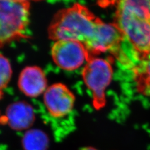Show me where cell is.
<instances>
[{
  "mask_svg": "<svg viewBox=\"0 0 150 150\" xmlns=\"http://www.w3.org/2000/svg\"><path fill=\"white\" fill-rule=\"evenodd\" d=\"M100 20L86 6L74 4L56 13L48 28V36L56 41L73 40L85 45Z\"/></svg>",
  "mask_w": 150,
  "mask_h": 150,
  "instance_id": "6da1fadb",
  "label": "cell"
},
{
  "mask_svg": "<svg viewBox=\"0 0 150 150\" xmlns=\"http://www.w3.org/2000/svg\"><path fill=\"white\" fill-rule=\"evenodd\" d=\"M30 7V1L25 0H0V48L25 37Z\"/></svg>",
  "mask_w": 150,
  "mask_h": 150,
  "instance_id": "7a4b0ae2",
  "label": "cell"
},
{
  "mask_svg": "<svg viewBox=\"0 0 150 150\" xmlns=\"http://www.w3.org/2000/svg\"><path fill=\"white\" fill-rule=\"evenodd\" d=\"M116 23L140 58L150 53V20L116 5Z\"/></svg>",
  "mask_w": 150,
  "mask_h": 150,
  "instance_id": "3957f363",
  "label": "cell"
},
{
  "mask_svg": "<svg viewBox=\"0 0 150 150\" xmlns=\"http://www.w3.org/2000/svg\"><path fill=\"white\" fill-rule=\"evenodd\" d=\"M82 76L86 85L92 92L93 106L100 110L106 104L105 90L112 77V68L107 59L91 57L84 67Z\"/></svg>",
  "mask_w": 150,
  "mask_h": 150,
  "instance_id": "277c9868",
  "label": "cell"
},
{
  "mask_svg": "<svg viewBox=\"0 0 150 150\" xmlns=\"http://www.w3.org/2000/svg\"><path fill=\"white\" fill-rule=\"evenodd\" d=\"M125 39V36L116 23H105L100 20L93 36L84 46L90 53V58L108 51L126 64V58L121 50V45Z\"/></svg>",
  "mask_w": 150,
  "mask_h": 150,
  "instance_id": "5b68a950",
  "label": "cell"
},
{
  "mask_svg": "<svg viewBox=\"0 0 150 150\" xmlns=\"http://www.w3.org/2000/svg\"><path fill=\"white\" fill-rule=\"evenodd\" d=\"M51 56L56 65L67 71L78 69L90 58L84 45L73 40L56 41L51 48Z\"/></svg>",
  "mask_w": 150,
  "mask_h": 150,
  "instance_id": "8992f818",
  "label": "cell"
},
{
  "mask_svg": "<svg viewBox=\"0 0 150 150\" xmlns=\"http://www.w3.org/2000/svg\"><path fill=\"white\" fill-rule=\"evenodd\" d=\"M44 103L50 114L54 118H63L74 107L75 97L67 86L56 83L48 87L44 93Z\"/></svg>",
  "mask_w": 150,
  "mask_h": 150,
  "instance_id": "52a82bcc",
  "label": "cell"
},
{
  "mask_svg": "<svg viewBox=\"0 0 150 150\" xmlns=\"http://www.w3.org/2000/svg\"><path fill=\"white\" fill-rule=\"evenodd\" d=\"M33 108L24 101L11 103L6 108L5 115L1 116L0 121L7 124L11 129L16 131L28 130L35 121Z\"/></svg>",
  "mask_w": 150,
  "mask_h": 150,
  "instance_id": "ba28073f",
  "label": "cell"
},
{
  "mask_svg": "<svg viewBox=\"0 0 150 150\" xmlns=\"http://www.w3.org/2000/svg\"><path fill=\"white\" fill-rule=\"evenodd\" d=\"M18 86L20 90L28 97L39 96L48 88L45 73L37 66H28L19 75Z\"/></svg>",
  "mask_w": 150,
  "mask_h": 150,
  "instance_id": "9c48e42d",
  "label": "cell"
},
{
  "mask_svg": "<svg viewBox=\"0 0 150 150\" xmlns=\"http://www.w3.org/2000/svg\"><path fill=\"white\" fill-rule=\"evenodd\" d=\"M50 139L45 131L40 129H30L21 138L23 150H48Z\"/></svg>",
  "mask_w": 150,
  "mask_h": 150,
  "instance_id": "30bf717a",
  "label": "cell"
},
{
  "mask_svg": "<svg viewBox=\"0 0 150 150\" xmlns=\"http://www.w3.org/2000/svg\"><path fill=\"white\" fill-rule=\"evenodd\" d=\"M134 73L139 91L145 96H150V59L141 58L139 63L134 68Z\"/></svg>",
  "mask_w": 150,
  "mask_h": 150,
  "instance_id": "8fae6325",
  "label": "cell"
},
{
  "mask_svg": "<svg viewBox=\"0 0 150 150\" xmlns=\"http://www.w3.org/2000/svg\"><path fill=\"white\" fill-rule=\"evenodd\" d=\"M117 5L124 8L150 20V1H131L125 0L117 2Z\"/></svg>",
  "mask_w": 150,
  "mask_h": 150,
  "instance_id": "7c38bea8",
  "label": "cell"
},
{
  "mask_svg": "<svg viewBox=\"0 0 150 150\" xmlns=\"http://www.w3.org/2000/svg\"><path fill=\"white\" fill-rule=\"evenodd\" d=\"M12 67L9 59L0 53V90L5 88L11 81Z\"/></svg>",
  "mask_w": 150,
  "mask_h": 150,
  "instance_id": "4fadbf2b",
  "label": "cell"
},
{
  "mask_svg": "<svg viewBox=\"0 0 150 150\" xmlns=\"http://www.w3.org/2000/svg\"><path fill=\"white\" fill-rule=\"evenodd\" d=\"M80 150H97V149L91 147H87V148H84Z\"/></svg>",
  "mask_w": 150,
  "mask_h": 150,
  "instance_id": "5bb4252c",
  "label": "cell"
},
{
  "mask_svg": "<svg viewBox=\"0 0 150 150\" xmlns=\"http://www.w3.org/2000/svg\"><path fill=\"white\" fill-rule=\"evenodd\" d=\"M3 95H4L3 92L2 91V90H0V100H1L3 98ZM0 119H1V116H0Z\"/></svg>",
  "mask_w": 150,
  "mask_h": 150,
  "instance_id": "9a60e30c",
  "label": "cell"
},
{
  "mask_svg": "<svg viewBox=\"0 0 150 150\" xmlns=\"http://www.w3.org/2000/svg\"><path fill=\"white\" fill-rule=\"evenodd\" d=\"M143 57H146V58H148L150 59V53H148L147 55L143 56Z\"/></svg>",
  "mask_w": 150,
  "mask_h": 150,
  "instance_id": "2e32d148",
  "label": "cell"
}]
</instances>
